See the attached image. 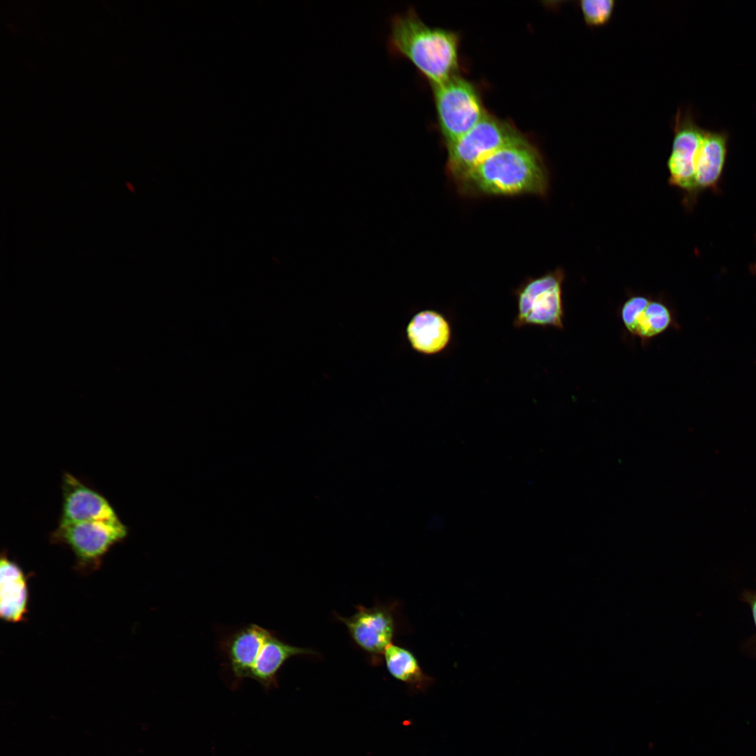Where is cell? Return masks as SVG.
Segmentation results:
<instances>
[{"label":"cell","mask_w":756,"mask_h":756,"mask_svg":"<svg viewBox=\"0 0 756 756\" xmlns=\"http://www.w3.org/2000/svg\"><path fill=\"white\" fill-rule=\"evenodd\" d=\"M466 196H545L549 172L538 148L524 136L454 180Z\"/></svg>","instance_id":"6da1fadb"},{"label":"cell","mask_w":756,"mask_h":756,"mask_svg":"<svg viewBox=\"0 0 756 756\" xmlns=\"http://www.w3.org/2000/svg\"><path fill=\"white\" fill-rule=\"evenodd\" d=\"M387 47L412 63L431 86L459 73V34L427 24L413 8L391 18Z\"/></svg>","instance_id":"7a4b0ae2"},{"label":"cell","mask_w":756,"mask_h":756,"mask_svg":"<svg viewBox=\"0 0 756 756\" xmlns=\"http://www.w3.org/2000/svg\"><path fill=\"white\" fill-rule=\"evenodd\" d=\"M223 666L236 682L250 678L269 688L291 657L318 655L311 648L290 645L267 629L248 624L225 634L219 640Z\"/></svg>","instance_id":"3957f363"},{"label":"cell","mask_w":756,"mask_h":756,"mask_svg":"<svg viewBox=\"0 0 756 756\" xmlns=\"http://www.w3.org/2000/svg\"><path fill=\"white\" fill-rule=\"evenodd\" d=\"M431 88L438 129L447 146L473 127L486 111L476 85L459 74Z\"/></svg>","instance_id":"277c9868"},{"label":"cell","mask_w":756,"mask_h":756,"mask_svg":"<svg viewBox=\"0 0 756 756\" xmlns=\"http://www.w3.org/2000/svg\"><path fill=\"white\" fill-rule=\"evenodd\" d=\"M524 136L510 121L486 111L473 127L447 146V173L454 181Z\"/></svg>","instance_id":"5b68a950"},{"label":"cell","mask_w":756,"mask_h":756,"mask_svg":"<svg viewBox=\"0 0 756 756\" xmlns=\"http://www.w3.org/2000/svg\"><path fill=\"white\" fill-rule=\"evenodd\" d=\"M565 274L561 269L536 278H530L515 290L517 314L513 321L516 328L532 326L564 328V306L562 285Z\"/></svg>","instance_id":"8992f818"},{"label":"cell","mask_w":756,"mask_h":756,"mask_svg":"<svg viewBox=\"0 0 756 756\" xmlns=\"http://www.w3.org/2000/svg\"><path fill=\"white\" fill-rule=\"evenodd\" d=\"M127 535V528L120 519L91 521L59 524L52 539L72 550L79 568L90 570L99 567L108 550Z\"/></svg>","instance_id":"52a82bcc"},{"label":"cell","mask_w":756,"mask_h":756,"mask_svg":"<svg viewBox=\"0 0 756 756\" xmlns=\"http://www.w3.org/2000/svg\"><path fill=\"white\" fill-rule=\"evenodd\" d=\"M396 606L395 603H379L370 608L358 605L350 617L335 613V618L346 626L353 642L374 665L380 662L386 648L397 633Z\"/></svg>","instance_id":"ba28073f"},{"label":"cell","mask_w":756,"mask_h":756,"mask_svg":"<svg viewBox=\"0 0 756 756\" xmlns=\"http://www.w3.org/2000/svg\"><path fill=\"white\" fill-rule=\"evenodd\" d=\"M617 315L628 334L639 338L643 346L678 327L673 308L661 297L631 294L618 307Z\"/></svg>","instance_id":"9c48e42d"},{"label":"cell","mask_w":756,"mask_h":756,"mask_svg":"<svg viewBox=\"0 0 756 756\" xmlns=\"http://www.w3.org/2000/svg\"><path fill=\"white\" fill-rule=\"evenodd\" d=\"M705 131L697 125L690 114L678 113L667 164L669 183L690 195L697 192L696 166Z\"/></svg>","instance_id":"30bf717a"},{"label":"cell","mask_w":756,"mask_h":756,"mask_svg":"<svg viewBox=\"0 0 756 756\" xmlns=\"http://www.w3.org/2000/svg\"><path fill=\"white\" fill-rule=\"evenodd\" d=\"M62 491L59 524L120 519L105 497L69 472L62 477Z\"/></svg>","instance_id":"8fae6325"},{"label":"cell","mask_w":756,"mask_h":756,"mask_svg":"<svg viewBox=\"0 0 756 756\" xmlns=\"http://www.w3.org/2000/svg\"><path fill=\"white\" fill-rule=\"evenodd\" d=\"M406 336L416 352L431 356L444 351L449 345L451 326L440 312L425 309L414 314L406 327Z\"/></svg>","instance_id":"7c38bea8"},{"label":"cell","mask_w":756,"mask_h":756,"mask_svg":"<svg viewBox=\"0 0 756 756\" xmlns=\"http://www.w3.org/2000/svg\"><path fill=\"white\" fill-rule=\"evenodd\" d=\"M29 592L21 567L2 554L0 561V616L8 622L23 620L27 612Z\"/></svg>","instance_id":"4fadbf2b"},{"label":"cell","mask_w":756,"mask_h":756,"mask_svg":"<svg viewBox=\"0 0 756 756\" xmlns=\"http://www.w3.org/2000/svg\"><path fill=\"white\" fill-rule=\"evenodd\" d=\"M727 152V134L705 131L696 166L697 192L716 188L723 172Z\"/></svg>","instance_id":"5bb4252c"},{"label":"cell","mask_w":756,"mask_h":756,"mask_svg":"<svg viewBox=\"0 0 756 756\" xmlns=\"http://www.w3.org/2000/svg\"><path fill=\"white\" fill-rule=\"evenodd\" d=\"M383 659L391 676L414 688L424 690L433 682V678L424 673L414 654L401 645L389 644Z\"/></svg>","instance_id":"9a60e30c"},{"label":"cell","mask_w":756,"mask_h":756,"mask_svg":"<svg viewBox=\"0 0 756 756\" xmlns=\"http://www.w3.org/2000/svg\"><path fill=\"white\" fill-rule=\"evenodd\" d=\"M584 19L589 24H601L612 15L615 1L612 0H582L580 2Z\"/></svg>","instance_id":"2e32d148"},{"label":"cell","mask_w":756,"mask_h":756,"mask_svg":"<svg viewBox=\"0 0 756 756\" xmlns=\"http://www.w3.org/2000/svg\"><path fill=\"white\" fill-rule=\"evenodd\" d=\"M739 600L749 607L756 630V590L743 589L740 594ZM741 650L746 655L756 657V632L742 644Z\"/></svg>","instance_id":"e0dca14e"}]
</instances>
